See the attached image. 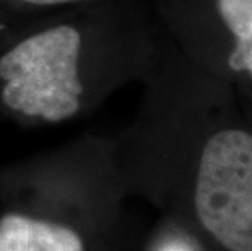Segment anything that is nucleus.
<instances>
[{
	"label": "nucleus",
	"instance_id": "nucleus-4",
	"mask_svg": "<svg viewBox=\"0 0 252 251\" xmlns=\"http://www.w3.org/2000/svg\"><path fill=\"white\" fill-rule=\"evenodd\" d=\"M161 31L218 80L252 85V0H155Z\"/></svg>",
	"mask_w": 252,
	"mask_h": 251
},
{
	"label": "nucleus",
	"instance_id": "nucleus-2",
	"mask_svg": "<svg viewBox=\"0 0 252 251\" xmlns=\"http://www.w3.org/2000/svg\"><path fill=\"white\" fill-rule=\"evenodd\" d=\"M109 147L85 139L0 168V251H94L109 212Z\"/></svg>",
	"mask_w": 252,
	"mask_h": 251
},
{
	"label": "nucleus",
	"instance_id": "nucleus-6",
	"mask_svg": "<svg viewBox=\"0 0 252 251\" xmlns=\"http://www.w3.org/2000/svg\"><path fill=\"white\" fill-rule=\"evenodd\" d=\"M25 20L26 18H20L17 15L10 13L7 8H3L0 5V47L12 38V35L17 31V28Z\"/></svg>",
	"mask_w": 252,
	"mask_h": 251
},
{
	"label": "nucleus",
	"instance_id": "nucleus-7",
	"mask_svg": "<svg viewBox=\"0 0 252 251\" xmlns=\"http://www.w3.org/2000/svg\"><path fill=\"white\" fill-rule=\"evenodd\" d=\"M158 251H195V248L181 238H171L158 248Z\"/></svg>",
	"mask_w": 252,
	"mask_h": 251
},
{
	"label": "nucleus",
	"instance_id": "nucleus-1",
	"mask_svg": "<svg viewBox=\"0 0 252 251\" xmlns=\"http://www.w3.org/2000/svg\"><path fill=\"white\" fill-rule=\"evenodd\" d=\"M161 39L138 0L26 18L0 47V116L26 127L77 119L153 69Z\"/></svg>",
	"mask_w": 252,
	"mask_h": 251
},
{
	"label": "nucleus",
	"instance_id": "nucleus-3",
	"mask_svg": "<svg viewBox=\"0 0 252 251\" xmlns=\"http://www.w3.org/2000/svg\"><path fill=\"white\" fill-rule=\"evenodd\" d=\"M198 223L226 251H252V131L223 122L203 137L194 178Z\"/></svg>",
	"mask_w": 252,
	"mask_h": 251
},
{
	"label": "nucleus",
	"instance_id": "nucleus-5",
	"mask_svg": "<svg viewBox=\"0 0 252 251\" xmlns=\"http://www.w3.org/2000/svg\"><path fill=\"white\" fill-rule=\"evenodd\" d=\"M98 2L103 0H0V5L20 18H31L87 7Z\"/></svg>",
	"mask_w": 252,
	"mask_h": 251
}]
</instances>
